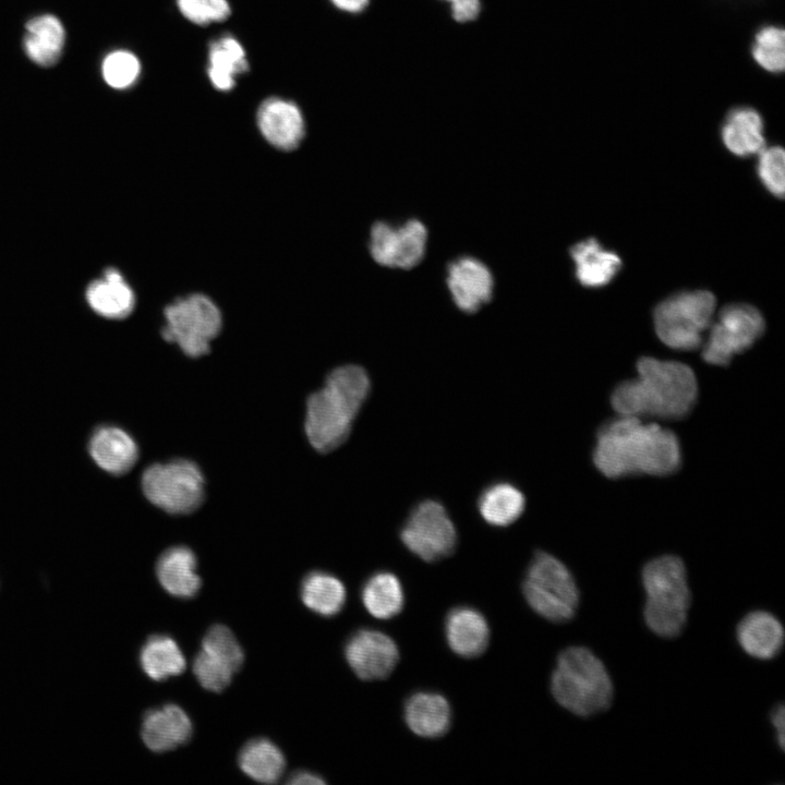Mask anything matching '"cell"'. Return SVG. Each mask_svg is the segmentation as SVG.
Returning <instances> with one entry per match:
<instances>
[{
  "instance_id": "60d3db41",
  "label": "cell",
  "mask_w": 785,
  "mask_h": 785,
  "mask_svg": "<svg viewBox=\"0 0 785 785\" xmlns=\"http://www.w3.org/2000/svg\"><path fill=\"white\" fill-rule=\"evenodd\" d=\"M733 1H757V0H733Z\"/></svg>"
},
{
  "instance_id": "6da1fadb",
  "label": "cell",
  "mask_w": 785,
  "mask_h": 785,
  "mask_svg": "<svg viewBox=\"0 0 785 785\" xmlns=\"http://www.w3.org/2000/svg\"><path fill=\"white\" fill-rule=\"evenodd\" d=\"M593 461L607 478L667 475L680 466L677 436L656 422L618 415L596 436Z\"/></svg>"
},
{
  "instance_id": "5b68a950",
  "label": "cell",
  "mask_w": 785,
  "mask_h": 785,
  "mask_svg": "<svg viewBox=\"0 0 785 785\" xmlns=\"http://www.w3.org/2000/svg\"><path fill=\"white\" fill-rule=\"evenodd\" d=\"M641 577L648 628L663 638L677 637L685 628L691 603L683 560L672 555L654 558L643 567Z\"/></svg>"
},
{
  "instance_id": "d6a6232c",
  "label": "cell",
  "mask_w": 785,
  "mask_h": 785,
  "mask_svg": "<svg viewBox=\"0 0 785 785\" xmlns=\"http://www.w3.org/2000/svg\"><path fill=\"white\" fill-rule=\"evenodd\" d=\"M197 654L231 674L238 672L244 661L243 650L235 636L224 625H214L208 629Z\"/></svg>"
},
{
  "instance_id": "7402d4cb",
  "label": "cell",
  "mask_w": 785,
  "mask_h": 785,
  "mask_svg": "<svg viewBox=\"0 0 785 785\" xmlns=\"http://www.w3.org/2000/svg\"><path fill=\"white\" fill-rule=\"evenodd\" d=\"M89 452L102 470L112 474L128 472L138 457L135 440L117 426L97 428L89 440Z\"/></svg>"
},
{
  "instance_id": "d590c367",
  "label": "cell",
  "mask_w": 785,
  "mask_h": 785,
  "mask_svg": "<svg viewBox=\"0 0 785 785\" xmlns=\"http://www.w3.org/2000/svg\"><path fill=\"white\" fill-rule=\"evenodd\" d=\"M176 3L181 15L198 26L224 22L231 14L229 0H176Z\"/></svg>"
},
{
  "instance_id": "83f0119b",
  "label": "cell",
  "mask_w": 785,
  "mask_h": 785,
  "mask_svg": "<svg viewBox=\"0 0 785 785\" xmlns=\"http://www.w3.org/2000/svg\"><path fill=\"white\" fill-rule=\"evenodd\" d=\"M239 766L249 777L261 783H276L286 768L281 750L270 740L255 738L239 753Z\"/></svg>"
},
{
  "instance_id": "f1b7e54d",
  "label": "cell",
  "mask_w": 785,
  "mask_h": 785,
  "mask_svg": "<svg viewBox=\"0 0 785 785\" xmlns=\"http://www.w3.org/2000/svg\"><path fill=\"white\" fill-rule=\"evenodd\" d=\"M140 662L144 673L157 681L180 675L186 665L177 642L166 635H155L147 639L141 649Z\"/></svg>"
},
{
  "instance_id": "44dd1931",
  "label": "cell",
  "mask_w": 785,
  "mask_h": 785,
  "mask_svg": "<svg viewBox=\"0 0 785 785\" xmlns=\"http://www.w3.org/2000/svg\"><path fill=\"white\" fill-rule=\"evenodd\" d=\"M449 648L462 657H475L487 648L490 628L485 617L472 607L451 609L445 623Z\"/></svg>"
},
{
  "instance_id": "8fae6325",
  "label": "cell",
  "mask_w": 785,
  "mask_h": 785,
  "mask_svg": "<svg viewBox=\"0 0 785 785\" xmlns=\"http://www.w3.org/2000/svg\"><path fill=\"white\" fill-rule=\"evenodd\" d=\"M400 538L404 546L425 561H435L452 553L457 532L445 507L436 500L416 505L406 520Z\"/></svg>"
},
{
  "instance_id": "4fadbf2b",
  "label": "cell",
  "mask_w": 785,
  "mask_h": 785,
  "mask_svg": "<svg viewBox=\"0 0 785 785\" xmlns=\"http://www.w3.org/2000/svg\"><path fill=\"white\" fill-rule=\"evenodd\" d=\"M346 660L354 674L363 680L386 678L399 660L395 641L382 631L361 629L345 647Z\"/></svg>"
},
{
  "instance_id": "30bf717a",
  "label": "cell",
  "mask_w": 785,
  "mask_h": 785,
  "mask_svg": "<svg viewBox=\"0 0 785 785\" xmlns=\"http://www.w3.org/2000/svg\"><path fill=\"white\" fill-rule=\"evenodd\" d=\"M702 359L712 365H726L749 349L763 334L765 323L758 309L750 304H727L710 325Z\"/></svg>"
},
{
  "instance_id": "cb8c5ba5",
  "label": "cell",
  "mask_w": 785,
  "mask_h": 785,
  "mask_svg": "<svg viewBox=\"0 0 785 785\" xmlns=\"http://www.w3.org/2000/svg\"><path fill=\"white\" fill-rule=\"evenodd\" d=\"M65 31L52 14L32 17L25 25L23 48L27 58L40 67H51L62 55Z\"/></svg>"
},
{
  "instance_id": "1f68e13d",
  "label": "cell",
  "mask_w": 785,
  "mask_h": 785,
  "mask_svg": "<svg viewBox=\"0 0 785 785\" xmlns=\"http://www.w3.org/2000/svg\"><path fill=\"white\" fill-rule=\"evenodd\" d=\"M752 61L771 75H780L785 68V32L776 23L759 25L749 46Z\"/></svg>"
},
{
  "instance_id": "484cf974",
  "label": "cell",
  "mask_w": 785,
  "mask_h": 785,
  "mask_svg": "<svg viewBox=\"0 0 785 785\" xmlns=\"http://www.w3.org/2000/svg\"><path fill=\"white\" fill-rule=\"evenodd\" d=\"M404 721L418 736L439 737L450 726V705L446 698L438 693L416 692L404 704Z\"/></svg>"
},
{
  "instance_id": "52a82bcc",
  "label": "cell",
  "mask_w": 785,
  "mask_h": 785,
  "mask_svg": "<svg viewBox=\"0 0 785 785\" xmlns=\"http://www.w3.org/2000/svg\"><path fill=\"white\" fill-rule=\"evenodd\" d=\"M716 299L706 290L673 294L654 310V327L660 340L676 350H695L710 327Z\"/></svg>"
},
{
  "instance_id": "603a6c76",
  "label": "cell",
  "mask_w": 785,
  "mask_h": 785,
  "mask_svg": "<svg viewBox=\"0 0 785 785\" xmlns=\"http://www.w3.org/2000/svg\"><path fill=\"white\" fill-rule=\"evenodd\" d=\"M156 573L161 587L177 597L191 599L201 588L196 557L185 546L166 550L157 561Z\"/></svg>"
},
{
  "instance_id": "7a4b0ae2",
  "label": "cell",
  "mask_w": 785,
  "mask_h": 785,
  "mask_svg": "<svg viewBox=\"0 0 785 785\" xmlns=\"http://www.w3.org/2000/svg\"><path fill=\"white\" fill-rule=\"evenodd\" d=\"M637 377L619 384L611 401L618 415L641 420H678L693 408L697 378L690 366L677 361L641 358Z\"/></svg>"
},
{
  "instance_id": "ab89813d",
  "label": "cell",
  "mask_w": 785,
  "mask_h": 785,
  "mask_svg": "<svg viewBox=\"0 0 785 785\" xmlns=\"http://www.w3.org/2000/svg\"><path fill=\"white\" fill-rule=\"evenodd\" d=\"M330 2L341 11L359 13L367 7L370 0H330Z\"/></svg>"
},
{
  "instance_id": "f546056e",
  "label": "cell",
  "mask_w": 785,
  "mask_h": 785,
  "mask_svg": "<svg viewBox=\"0 0 785 785\" xmlns=\"http://www.w3.org/2000/svg\"><path fill=\"white\" fill-rule=\"evenodd\" d=\"M361 597L366 611L378 619L399 614L404 601L399 579L387 571L371 576L362 588Z\"/></svg>"
},
{
  "instance_id": "8992f818",
  "label": "cell",
  "mask_w": 785,
  "mask_h": 785,
  "mask_svg": "<svg viewBox=\"0 0 785 785\" xmlns=\"http://www.w3.org/2000/svg\"><path fill=\"white\" fill-rule=\"evenodd\" d=\"M523 595L530 607L554 623L570 620L579 604V590L569 569L556 557L538 552L527 570Z\"/></svg>"
},
{
  "instance_id": "8d00e7d4",
  "label": "cell",
  "mask_w": 785,
  "mask_h": 785,
  "mask_svg": "<svg viewBox=\"0 0 785 785\" xmlns=\"http://www.w3.org/2000/svg\"><path fill=\"white\" fill-rule=\"evenodd\" d=\"M451 4L452 16L458 22H469L474 20L479 13L480 0H446Z\"/></svg>"
},
{
  "instance_id": "7c38bea8",
  "label": "cell",
  "mask_w": 785,
  "mask_h": 785,
  "mask_svg": "<svg viewBox=\"0 0 785 785\" xmlns=\"http://www.w3.org/2000/svg\"><path fill=\"white\" fill-rule=\"evenodd\" d=\"M426 243L427 230L419 219L400 225L377 221L371 228L369 250L382 266L410 269L422 261Z\"/></svg>"
},
{
  "instance_id": "e0dca14e",
  "label": "cell",
  "mask_w": 785,
  "mask_h": 785,
  "mask_svg": "<svg viewBox=\"0 0 785 785\" xmlns=\"http://www.w3.org/2000/svg\"><path fill=\"white\" fill-rule=\"evenodd\" d=\"M192 729L188 714L179 705L169 703L146 712L141 734L148 749L166 752L188 742Z\"/></svg>"
},
{
  "instance_id": "ac0fdd59",
  "label": "cell",
  "mask_w": 785,
  "mask_h": 785,
  "mask_svg": "<svg viewBox=\"0 0 785 785\" xmlns=\"http://www.w3.org/2000/svg\"><path fill=\"white\" fill-rule=\"evenodd\" d=\"M740 648L758 660L776 656L784 644V629L781 621L765 611L748 613L736 628Z\"/></svg>"
},
{
  "instance_id": "9a60e30c",
  "label": "cell",
  "mask_w": 785,
  "mask_h": 785,
  "mask_svg": "<svg viewBox=\"0 0 785 785\" xmlns=\"http://www.w3.org/2000/svg\"><path fill=\"white\" fill-rule=\"evenodd\" d=\"M256 123L262 136L280 150L298 148L305 136V120L300 107L282 97L263 100L256 112Z\"/></svg>"
},
{
  "instance_id": "3957f363",
  "label": "cell",
  "mask_w": 785,
  "mask_h": 785,
  "mask_svg": "<svg viewBox=\"0 0 785 785\" xmlns=\"http://www.w3.org/2000/svg\"><path fill=\"white\" fill-rule=\"evenodd\" d=\"M370 389V377L363 367L343 365L335 369L324 386L310 396L305 432L317 451L328 452L347 439Z\"/></svg>"
},
{
  "instance_id": "5bb4252c",
  "label": "cell",
  "mask_w": 785,
  "mask_h": 785,
  "mask_svg": "<svg viewBox=\"0 0 785 785\" xmlns=\"http://www.w3.org/2000/svg\"><path fill=\"white\" fill-rule=\"evenodd\" d=\"M446 283L459 310L471 314L493 295L494 278L490 268L473 256H460L447 266Z\"/></svg>"
},
{
  "instance_id": "ba28073f",
  "label": "cell",
  "mask_w": 785,
  "mask_h": 785,
  "mask_svg": "<svg viewBox=\"0 0 785 785\" xmlns=\"http://www.w3.org/2000/svg\"><path fill=\"white\" fill-rule=\"evenodd\" d=\"M161 335L191 358L208 353L222 325L216 303L201 293L178 298L165 307Z\"/></svg>"
},
{
  "instance_id": "4dcf8cb0",
  "label": "cell",
  "mask_w": 785,
  "mask_h": 785,
  "mask_svg": "<svg viewBox=\"0 0 785 785\" xmlns=\"http://www.w3.org/2000/svg\"><path fill=\"white\" fill-rule=\"evenodd\" d=\"M301 599L311 611L329 617L338 614L345 605L346 589L335 576L314 571L301 584Z\"/></svg>"
},
{
  "instance_id": "d4e9b609",
  "label": "cell",
  "mask_w": 785,
  "mask_h": 785,
  "mask_svg": "<svg viewBox=\"0 0 785 785\" xmlns=\"http://www.w3.org/2000/svg\"><path fill=\"white\" fill-rule=\"evenodd\" d=\"M86 299L96 313L114 319L130 315L135 305L132 288L116 268H107L101 278L89 283Z\"/></svg>"
},
{
  "instance_id": "277c9868",
  "label": "cell",
  "mask_w": 785,
  "mask_h": 785,
  "mask_svg": "<svg viewBox=\"0 0 785 785\" xmlns=\"http://www.w3.org/2000/svg\"><path fill=\"white\" fill-rule=\"evenodd\" d=\"M551 691L563 708L588 717L611 705L614 688L605 665L591 650L570 647L557 657Z\"/></svg>"
},
{
  "instance_id": "e575fe53",
  "label": "cell",
  "mask_w": 785,
  "mask_h": 785,
  "mask_svg": "<svg viewBox=\"0 0 785 785\" xmlns=\"http://www.w3.org/2000/svg\"><path fill=\"white\" fill-rule=\"evenodd\" d=\"M758 155L757 173L760 182L772 195L783 198L785 191L783 147L777 145L764 147Z\"/></svg>"
},
{
  "instance_id": "f35d334b",
  "label": "cell",
  "mask_w": 785,
  "mask_h": 785,
  "mask_svg": "<svg viewBox=\"0 0 785 785\" xmlns=\"http://www.w3.org/2000/svg\"><path fill=\"white\" fill-rule=\"evenodd\" d=\"M288 783L293 785H316L325 784V781L314 773L307 771H299L290 776Z\"/></svg>"
},
{
  "instance_id": "9c48e42d",
  "label": "cell",
  "mask_w": 785,
  "mask_h": 785,
  "mask_svg": "<svg viewBox=\"0 0 785 785\" xmlns=\"http://www.w3.org/2000/svg\"><path fill=\"white\" fill-rule=\"evenodd\" d=\"M147 499L172 515L195 510L204 497V476L192 461L178 459L148 467L142 476Z\"/></svg>"
},
{
  "instance_id": "d6986e66",
  "label": "cell",
  "mask_w": 785,
  "mask_h": 785,
  "mask_svg": "<svg viewBox=\"0 0 785 785\" xmlns=\"http://www.w3.org/2000/svg\"><path fill=\"white\" fill-rule=\"evenodd\" d=\"M570 256L579 283L587 288L608 285L621 268L620 257L606 250L596 239L589 238L573 244Z\"/></svg>"
},
{
  "instance_id": "74e56055",
  "label": "cell",
  "mask_w": 785,
  "mask_h": 785,
  "mask_svg": "<svg viewBox=\"0 0 785 785\" xmlns=\"http://www.w3.org/2000/svg\"><path fill=\"white\" fill-rule=\"evenodd\" d=\"M784 705H776L771 713V722L777 733V741L782 749H784V723H785Z\"/></svg>"
},
{
  "instance_id": "2e32d148",
  "label": "cell",
  "mask_w": 785,
  "mask_h": 785,
  "mask_svg": "<svg viewBox=\"0 0 785 785\" xmlns=\"http://www.w3.org/2000/svg\"><path fill=\"white\" fill-rule=\"evenodd\" d=\"M727 150L737 157L759 154L765 147L764 120L752 106L737 105L727 110L720 129Z\"/></svg>"
},
{
  "instance_id": "836d02e7",
  "label": "cell",
  "mask_w": 785,
  "mask_h": 785,
  "mask_svg": "<svg viewBox=\"0 0 785 785\" xmlns=\"http://www.w3.org/2000/svg\"><path fill=\"white\" fill-rule=\"evenodd\" d=\"M141 71L137 56L125 49L110 51L101 62L102 78L114 89L132 87L138 81Z\"/></svg>"
},
{
  "instance_id": "4316f807",
  "label": "cell",
  "mask_w": 785,
  "mask_h": 785,
  "mask_svg": "<svg viewBox=\"0 0 785 785\" xmlns=\"http://www.w3.org/2000/svg\"><path fill=\"white\" fill-rule=\"evenodd\" d=\"M526 498L522 492L508 482H496L480 495L478 508L481 517L495 527L514 523L523 512Z\"/></svg>"
},
{
  "instance_id": "ffe728a7",
  "label": "cell",
  "mask_w": 785,
  "mask_h": 785,
  "mask_svg": "<svg viewBox=\"0 0 785 785\" xmlns=\"http://www.w3.org/2000/svg\"><path fill=\"white\" fill-rule=\"evenodd\" d=\"M249 71L243 45L231 34L212 40L207 52V76L218 92L227 93L237 85L239 76Z\"/></svg>"
}]
</instances>
